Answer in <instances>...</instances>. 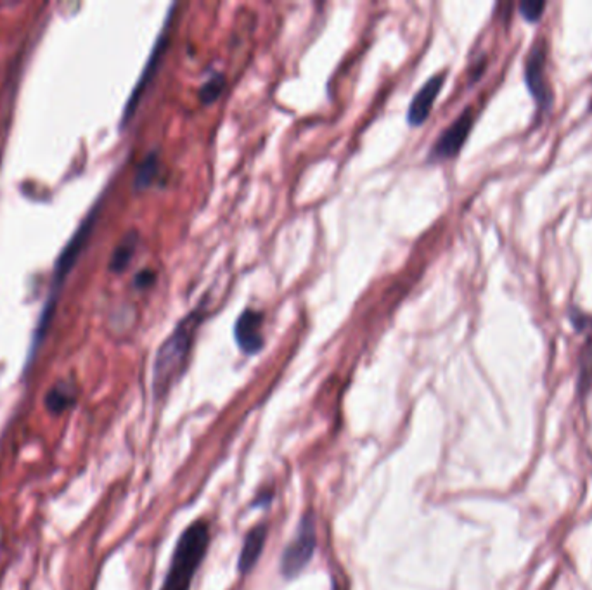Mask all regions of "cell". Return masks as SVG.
<instances>
[{"instance_id":"obj_5","label":"cell","mask_w":592,"mask_h":590,"mask_svg":"<svg viewBox=\"0 0 592 590\" xmlns=\"http://www.w3.org/2000/svg\"><path fill=\"white\" fill-rule=\"evenodd\" d=\"M546 55H547L546 42L536 40L532 51L527 57V65H525L527 85L542 111L549 109V106L553 105V92L549 89L547 78H546Z\"/></svg>"},{"instance_id":"obj_7","label":"cell","mask_w":592,"mask_h":590,"mask_svg":"<svg viewBox=\"0 0 592 590\" xmlns=\"http://www.w3.org/2000/svg\"><path fill=\"white\" fill-rule=\"evenodd\" d=\"M262 324L264 314L253 308H245L237 317L234 324V338L245 354L255 355L264 348L266 338L262 335Z\"/></svg>"},{"instance_id":"obj_12","label":"cell","mask_w":592,"mask_h":590,"mask_svg":"<svg viewBox=\"0 0 592 590\" xmlns=\"http://www.w3.org/2000/svg\"><path fill=\"white\" fill-rule=\"evenodd\" d=\"M137 241H139L137 234H126L125 237H124V241L116 246V250L113 251V256H111V260H109V268H111L113 272L120 274V272H124V270L128 267L130 260H132L134 255H135Z\"/></svg>"},{"instance_id":"obj_2","label":"cell","mask_w":592,"mask_h":590,"mask_svg":"<svg viewBox=\"0 0 592 590\" xmlns=\"http://www.w3.org/2000/svg\"><path fill=\"white\" fill-rule=\"evenodd\" d=\"M210 530L205 521H195L182 535L172 555L162 590H189L197 568L208 551Z\"/></svg>"},{"instance_id":"obj_6","label":"cell","mask_w":592,"mask_h":590,"mask_svg":"<svg viewBox=\"0 0 592 590\" xmlns=\"http://www.w3.org/2000/svg\"><path fill=\"white\" fill-rule=\"evenodd\" d=\"M475 124V111L467 107L438 137L431 147L433 160H449L459 155L461 147L467 143V135Z\"/></svg>"},{"instance_id":"obj_14","label":"cell","mask_w":592,"mask_h":590,"mask_svg":"<svg viewBox=\"0 0 592 590\" xmlns=\"http://www.w3.org/2000/svg\"><path fill=\"white\" fill-rule=\"evenodd\" d=\"M224 87H226V78L222 73H216L212 75L199 89V101L203 105H210L214 103L216 97L224 92Z\"/></svg>"},{"instance_id":"obj_16","label":"cell","mask_w":592,"mask_h":590,"mask_svg":"<svg viewBox=\"0 0 592 590\" xmlns=\"http://www.w3.org/2000/svg\"><path fill=\"white\" fill-rule=\"evenodd\" d=\"M155 281H156V274H155L153 270L145 268V270H141V272L135 275L134 285H135L137 289H147V287L155 285Z\"/></svg>"},{"instance_id":"obj_1","label":"cell","mask_w":592,"mask_h":590,"mask_svg":"<svg viewBox=\"0 0 592 590\" xmlns=\"http://www.w3.org/2000/svg\"><path fill=\"white\" fill-rule=\"evenodd\" d=\"M203 317L205 315L201 308L193 310L191 314L182 317L172 335L163 341L156 354L153 371V386L156 396L166 394L184 373Z\"/></svg>"},{"instance_id":"obj_11","label":"cell","mask_w":592,"mask_h":590,"mask_svg":"<svg viewBox=\"0 0 592 590\" xmlns=\"http://www.w3.org/2000/svg\"><path fill=\"white\" fill-rule=\"evenodd\" d=\"M75 402V388L70 383H57L45 396V407L53 414H61L72 407Z\"/></svg>"},{"instance_id":"obj_15","label":"cell","mask_w":592,"mask_h":590,"mask_svg":"<svg viewBox=\"0 0 592 590\" xmlns=\"http://www.w3.org/2000/svg\"><path fill=\"white\" fill-rule=\"evenodd\" d=\"M546 9V2H537V0H528V2H521L520 4V13L523 18L530 23L534 21H538L542 13Z\"/></svg>"},{"instance_id":"obj_4","label":"cell","mask_w":592,"mask_h":590,"mask_svg":"<svg viewBox=\"0 0 592 590\" xmlns=\"http://www.w3.org/2000/svg\"><path fill=\"white\" fill-rule=\"evenodd\" d=\"M316 545H317V532H316V521L312 516L306 515V518L302 519L296 536L293 538V542L287 545L283 559H281V572L287 578L296 576L298 573L306 568V565L310 563L312 555L316 553Z\"/></svg>"},{"instance_id":"obj_17","label":"cell","mask_w":592,"mask_h":590,"mask_svg":"<svg viewBox=\"0 0 592 590\" xmlns=\"http://www.w3.org/2000/svg\"><path fill=\"white\" fill-rule=\"evenodd\" d=\"M333 590H348L346 589V584H345V580L343 578H338V576H335V582H333Z\"/></svg>"},{"instance_id":"obj_10","label":"cell","mask_w":592,"mask_h":590,"mask_svg":"<svg viewBox=\"0 0 592 590\" xmlns=\"http://www.w3.org/2000/svg\"><path fill=\"white\" fill-rule=\"evenodd\" d=\"M266 540H267V526L266 525L255 526L252 532L246 535L245 544H243V551L239 555V570H241V573L250 572L253 566L256 565L258 557L264 551Z\"/></svg>"},{"instance_id":"obj_13","label":"cell","mask_w":592,"mask_h":590,"mask_svg":"<svg viewBox=\"0 0 592 590\" xmlns=\"http://www.w3.org/2000/svg\"><path fill=\"white\" fill-rule=\"evenodd\" d=\"M158 172H160V158L156 153H151L144 158L143 163L139 165L137 168V174H135V191H144L147 189L155 179L158 177Z\"/></svg>"},{"instance_id":"obj_9","label":"cell","mask_w":592,"mask_h":590,"mask_svg":"<svg viewBox=\"0 0 592 590\" xmlns=\"http://www.w3.org/2000/svg\"><path fill=\"white\" fill-rule=\"evenodd\" d=\"M170 19H172V16H168V19H166L162 35H160V38L156 40V45H155L153 53H151L149 59H147V63H145V66H144L143 75H141V78H139L135 89L132 90V94H130V97H128L124 122H126V120L134 115L135 107H137L139 101H141V97H143L144 90H145V87L151 84L155 73L158 70V65H160V61H162L163 53H165V49H166V45H168V23H170Z\"/></svg>"},{"instance_id":"obj_8","label":"cell","mask_w":592,"mask_h":590,"mask_svg":"<svg viewBox=\"0 0 592 590\" xmlns=\"http://www.w3.org/2000/svg\"><path fill=\"white\" fill-rule=\"evenodd\" d=\"M446 76H447L446 72L433 75L430 80H426V84L416 92L409 111H407V120L411 125H423L426 122V118L430 116L431 107L435 105L440 90L444 87Z\"/></svg>"},{"instance_id":"obj_3","label":"cell","mask_w":592,"mask_h":590,"mask_svg":"<svg viewBox=\"0 0 592 590\" xmlns=\"http://www.w3.org/2000/svg\"><path fill=\"white\" fill-rule=\"evenodd\" d=\"M95 218H97V210H94L92 214L85 218V222L82 224V227L76 231V234L73 235L70 245L65 248V251L61 253L59 260H57V265H55V279H53V287H51V296L47 300V305L42 312V317H40V322H38V327L35 331V341H34V350L38 346V343L44 338L45 331H47V325L51 322V317H53V312H55V304L57 300V295L61 291V286L65 283V279L68 277L70 270H72L75 262L78 260L80 253L85 248V243L89 239L90 231L95 224Z\"/></svg>"}]
</instances>
